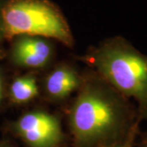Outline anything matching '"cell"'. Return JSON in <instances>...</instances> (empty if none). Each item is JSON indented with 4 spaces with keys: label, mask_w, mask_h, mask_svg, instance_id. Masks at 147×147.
Wrapping results in <instances>:
<instances>
[{
    "label": "cell",
    "mask_w": 147,
    "mask_h": 147,
    "mask_svg": "<svg viewBox=\"0 0 147 147\" xmlns=\"http://www.w3.org/2000/svg\"><path fill=\"white\" fill-rule=\"evenodd\" d=\"M69 114L73 147H108L137 134L138 121L123 95L99 76L82 79Z\"/></svg>",
    "instance_id": "cell-1"
},
{
    "label": "cell",
    "mask_w": 147,
    "mask_h": 147,
    "mask_svg": "<svg viewBox=\"0 0 147 147\" xmlns=\"http://www.w3.org/2000/svg\"><path fill=\"white\" fill-rule=\"evenodd\" d=\"M85 60L96 74L138 105V118H147V57L122 38L109 39Z\"/></svg>",
    "instance_id": "cell-2"
},
{
    "label": "cell",
    "mask_w": 147,
    "mask_h": 147,
    "mask_svg": "<svg viewBox=\"0 0 147 147\" xmlns=\"http://www.w3.org/2000/svg\"><path fill=\"white\" fill-rule=\"evenodd\" d=\"M5 40L21 35L54 38L72 47L73 35L61 11L48 0H7L1 8Z\"/></svg>",
    "instance_id": "cell-3"
},
{
    "label": "cell",
    "mask_w": 147,
    "mask_h": 147,
    "mask_svg": "<svg viewBox=\"0 0 147 147\" xmlns=\"http://www.w3.org/2000/svg\"><path fill=\"white\" fill-rule=\"evenodd\" d=\"M7 130L26 147H61L65 140L59 119L42 110L22 115L8 124Z\"/></svg>",
    "instance_id": "cell-4"
},
{
    "label": "cell",
    "mask_w": 147,
    "mask_h": 147,
    "mask_svg": "<svg viewBox=\"0 0 147 147\" xmlns=\"http://www.w3.org/2000/svg\"><path fill=\"white\" fill-rule=\"evenodd\" d=\"M11 41V61L17 66L42 68L53 57V47L45 38L21 35L14 38Z\"/></svg>",
    "instance_id": "cell-5"
},
{
    "label": "cell",
    "mask_w": 147,
    "mask_h": 147,
    "mask_svg": "<svg viewBox=\"0 0 147 147\" xmlns=\"http://www.w3.org/2000/svg\"><path fill=\"white\" fill-rule=\"evenodd\" d=\"M81 81L82 78L71 66L59 65L46 77L45 91L54 100H62L79 89Z\"/></svg>",
    "instance_id": "cell-6"
},
{
    "label": "cell",
    "mask_w": 147,
    "mask_h": 147,
    "mask_svg": "<svg viewBox=\"0 0 147 147\" xmlns=\"http://www.w3.org/2000/svg\"><path fill=\"white\" fill-rule=\"evenodd\" d=\"M38 94V86L34 76L26 74L16 77L11 83L8 95L11 101L16 105L25 104Z\"/></svg>",
    "instance_id": "cell-7"
},
{
    "label": "cell",
    "mask_w": 147,
    "mask_h": 147,
    "mask_svg": "<svg viewBox=\"0 0 147 147\" xmlns=\"http://www.w3.org/2000/svg\"><path fill=\"white\" fill-rule=\"evenodd\" d=\"M3 2L0 0V59L3 58L5 55L4 47H3V42L5 40L4 34H3V21H2V16H1V8L3 5Z\"/></svg>",
    "instance_id": "cell-8"
},
{
    "label": "cell",
    "mask_w": 147,
    "mask_h": 147,
    "mask_svg": "<svg viewBox=\"0 0 147 147\" xmlns=\"http://www.w3.org/2000/svg\"><path fill=\"white\" fill-rule=\"evenodd\" d=\"M7 93V85L3 70L0 69V106L4 100Z\"/></svg>",
    "instance_id": "cell-9"
},
{
    "label": "cell",
    "mask_w": 147,
    "mask_h": 147,
    "mask_svg": "<svg viewBox=\"0 0 147 147\" xmlns=\"http://www.w3.org/2000/svg\"><path fill=\"white\" fill-rule=\"evenodd\" d=\"M135 137H136V135L131 136L128 139H127L125 142L119 143V144H117V145H115V146H111L108 147H133L132 146H133V142H134Z\"/></svg>",
    "instance_id": "cell-10"
},
{
    "label": "cell",
    "mask_w": 147,
    "mask_h": 147,
    "mask_svg": "<svg viewBox=\"0 0 147 147\" xmlns=\"http://www.w3.org/2000/svg\"><path fill=\"white\" fill-rule=\"evenodd\" d=\"M0 147H16L12 143L8 141H1L0 142Z\"/></svg>",
    "instance_id": "cell-11"
},
{
    "label": "cell",
    "mask_w": 147,
    "mask_h": 147,
    "mask_svg": "<svg viewBox=\"0 0 147 147\" xmlns=\"http://www.w3.org/2000/svg\"><path fill=\"white\" fill-rule=\"evenodd\" d=\"M139 147H147V138H145V139L140 143Z\"/></svg>",
    "instance_id": "cell-12"
}]
</instances>
